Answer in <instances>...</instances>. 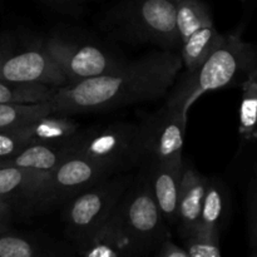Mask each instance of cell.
Returning <instances> with one entry per match:
<instances>
[{"label": "cell", "mask_w": 257, "mask_h": 257, "mask_svg": "<svg viewBox=\"0 0 257 257\" xmlns=\"http://www.w3.org/2000/svg\"><path fill=\"white\" fill-rule=\"evenodd\" d=\"M45 2L49 5L58 8V9H63L69 12V10L78 9L79 7L92 2V0H45Z\"/></svg>", "instance_id": "484cf974"}, {"label": "cell", "mask_w": 257, "mask_h": 257, "mask_svg": "<svg viewBox=\"0 0 257 257\" xmlns=\"http://www.w3.org/2000/svg\"><path fill=\"white\" fill-rule=\"evenodd\" d=\"M175 0H123L107 15V29L117 38L150 43L163 50H177Z\"/></svg>", "instance_id": "277c9868"}, {"label": "cell", "mask_w": 257, "mask_h": 257, "mask_svg": "<svg viewBox=\"0 0 257 257\" xmlns=\"http://www.w3.org/2000/svg\"><path fill=\"white\" fill-rule=\"evenodd\" d=\"M207 181L208 177L197 170L183 166L176 212V228L180 233L181 240L200 228L201 211Z\"/></svg>", "instance_id": "8fae6325"}, {"label": "cell", "mask_w": 257, "mask_h": 257, "mask_svg": "<svg viewBox=\"0 0 257 257\" xmlns=\"http://www.w3.org/2000/svg\"><path fill=\"white\" fill-rule=\"evenodd\" d=\"M0 232H2V231H0Z\"/></svg>", "instance_id": "f546056e"}, {"label": "cell", "mask_w": 257, "mask_h": 257, "mask_svg": "<svg viewBox=\"0 0 257 257\" xmlns=\"http://www.w3.org/2000/svg\"><path fill=\"white\" fill-rule=\"evenodd\" d=\"M112 175L115 172L107 166L72 155L43 181L27 207L35 211H49L65 205L90 186Z\"/></svg>", "instance_id": "ba28073f"}, {"label": "cell", "mask_w": 257, "mask_h": 257, "mask_svg": "<svg viewBox=\"0 0 257 257\" xmlns=\"http://www.w3.org/2000/svg\"><path fill=\"white\" fill-rule=\"evenodd\" d=\"M30 143H43L52 146H67L79 131V125L70 119L69 115H44L24 127Z\"/></svg>", "instance_id": "9a60e30c"}, {"label": "cell", "mask_w": 257, "mask_h": 257, "mask_svg": "<svg viewBox=\"0 0 257 257\" xmlns=\"http://www.w3.org/2000/svg\"><path fill=\"white\" fill-rule=\"evenodd\" d=\"M227 208V196L222 183L216 178H208L201 211L200 228L202 232L220 236Z\"/></svg>", "instance_id": "e0dca14e"}, {"label": "cell", "mask_w": 257, "mask_h": 257, "mask_svg": "<svg viewBox=\"0 0 257 257\" xmlns=\"http://www.w3.org/2000/svg\"><path fill=\"white\" fill-rule=\"evenodd\" d=\"M57 87L44 84H25L0 80V103L47 102L54 95Z\"/></svg>", "instance_id": "ffe728a7"}, {"label": "cell", "mask_w": 257, "mask_h": 257, "mask_svg": "<svg viewBox=\"0 0 257 257\" xmlns=\"http://www.w3.org/2000/svg\"><path fill=\"white\" fill-rule=\"evenodd\" d=\"M45 178L17 166L0 165V200L29 205Z\"/></svg>", "instance_id": "5bb4252c"}, {"label": "cell", "mask_w": 257, "mask_h": 257, "mask_svg": "<svg viewBox=\"0 0 257 257\" xmlns=\"http://www.w3.org/2000/svg\"><path fill=\"white\" fill-rule=\"evenodd\" d=\"M181 68L180 52L155 50L125 62L114 72L58 88L48 102L53 113L72 115L160 99L170 92Z\"/></svg>", "instance_id": "6da1fadb"}, {"label": "cell", "mask_w": 257, "mask_h": 257, "mask_svg": "<svg viewBox=\"0 0 257 257\" xmlns=\"http://www.w3.org/2000/svg\"><path fill=\"white\" fill-rule=\"evenodd\" d=\"M49 102L0 103V131L24 128L35 119L52 114Z\"/></svg>", "instance_id": "ac0fdd59"}, {"label": "cell", "mask_w": 257, "mask_h": 257, "mask_svg": "<svg viewBox=\"0 0 257 257\" xmlns=\"http://www.w3.org/2000/svg\"><path fill=\"white\" fill-rule=\"evenodd\" d=\"M183 247L190 257H220V236L210 235L197 230L182 238Z\"/></svg>", "instance_id": "603a6c76"}, {"label": "cell", "mask_w": 257, "mask_h": 257, "mask_svg": "<svg viewBox=\"0 0 257 257\" xmlns=\"http://www.w3.org/2000/svg\"><path fill=\"white\" fill-rule=\"evenodd\" d=\"M0 80L65 87L67 78L42 47L0 45Z\"/></svg>", "instance_id": "30bf717a"}, {"label": "cell", "mask_w": 257, "mask_h": 257, "mask_svg": "<svg viewBox=\"0 0 257 257\" xmlns=\"http://www.w3.org/2000/svg\"><path fill=\"white\" fill-rule=\"evenodd\" d=\"M175 2H180V0H175Z\"/></svg>", "instance_id": "f1b7e54d"}, {"label": "cell", "mask_w": 257, "mask_h": 257, "mask_svg": "<svg viewBox=\"0 0 257 257\" xmlns=\"http://www.w3.org/2000/svg\"><path fill=\"white\" fill-rule=\"evenodd\" d=\"M133 177L124 172L105 177L68 201L63 210L68 238L82 248L108 222Z\"/></svg>", "instance_id": "5b68a950"}, {"label": "cell", "mask_w": 257, "mask_h": 257, "mask_svg": "<svg viewBox=\"0 0 257 257\" xmlns=\"http://www.w3.org/2000/svg\"><path fill=\"white\" fill-rule=\"evenodd\" d=\"M137 133L135 123H110L79 130L68 142L70 155L80 156L122 173L137 166Z\"/></svg>", "instance_id": "8992f818"}, {"label": "cell", "mask_w": 257, "mask_h": 257, "mask_svg": "<svg viewBox=\"0 0 257 257\" xmlns=\"http://www.w3.org/2000/svg\"><path fill=\"white\" fill-rule=\"evenodd\" d=\"M52 255L33 237L0 232V257H34Z\"/></svg>", "instance_id": "7402d4cb"}, {"label": "cell", "mask_w": 257, "mask_h": 257, "mask_svg": "<svg viewBox=\"0 0 257 257\" xmlns=\"http://www.w3.org/2000/svg\"><path fill=\"white\" fill-rule=\"evenodd\" d=\"M44 48L67 78L68 85L114 72L125 63L123 58L97 45L69 42L60 37L49 38Z\"/></svg>", "instance_id": "9c48e42d"}, {"label": "cell", "mask_w": 257, "mask_h": 257, "mask_svg": "<svg viewBox=\"0 0 257 257\" xmlns=\"http://www.w3.org/2000/svg\"><path fill=\"white\" fill-rule=\"evenodd\" d=\"M168 236V223L141 172L123 193L108 222L79 252L88 257L148 255Z\"/></svg>", "instance_id": "7a4b0ae2"}, {"label": "cell", "mask_w": 257, "mask_h": 257, "mask_svg": "<svg viewBox=\"0 0 257 257\" xmlns=\"http://www.w3.org/2000/svg\"><path fill=\"white\" fill-rule=\"evenodd\" d=\"M30 145L24 128L13 131H0V160L13 157Z\"/></svg>", "instance_id": "cb8c5ba5"}, {"label": "cell", "mask_w": 257, "mask_h": 257, "mask_svg": "<svg viewBox=\"0 0 257 257\" xmlns=\"http://www.w3.org/2000/svg\"><path fill=\"white\" fill-rule=\"evenodd\" d=\"M213 23L210 8L201 0H180L176 7V28L181 43L200 28Z\"/></svg>", "instance_id": "d6986e66"}, {"label": "cell", "mask_w": 257, "mask_h": 257, "mask_svg": "<svg viewBox=\"0 0 257 257\" xmlns=\"http://www.w3.org/2000/svg\"><path fill=\"white\" fill-rule=\"evenodd\" d=\"M183 166V160H180L158 163L141 170L150 183L153 197L163 218L168 225L175 227Z\"/></svg>", "instance_id": "7c38bea8"}, {"label": "cell", "mask_w": 257, "mask_h": 257, "mask_svg": "<svg viewBox=\"0 0 257 257\" xmlns=\"http://www.w3.org/2000/svg\"><path fill=\"white\" fill-rule=\"evenodd\" d=\"M12 220V206L0 200V231L4 232Z\"/></svg>", "instance_id": "4316f807"}, {"label": "cell", "mask_w": 257, "mask_h": 257, "mask_svg": "<svg viewBox=\"0 0 257 257\" xmlns=\"http://www.w3.org/2000/svg\"><path fill=\"white\" fill-rule=\"evenodd\" d=\"M238 131L246 140L257 138V80L255 78L246 80L242 84Z\"/></svg>", "instance_id": "44dd1931"}, {"label": "cell", "mask_w": 257, "mask_h": 257, "mask_svg": "<svg viewBox=\"0 0 257 257\" xmlns=\"http://www.w3.org/2000/svg\"><path fill=\"white\" fill-rule=\"evenodd\" d=\"M171 236L166 237L165 240H162V242L158 245V247L155 250V255L158 257H190L188 256L187 251L185 250V247H181V246L176 245L172 240H171Z\"/></svg>", "instance_id": "d4e9b609"}, {"label": "cell", "mask_w": 257, "mask_h": 257, "mask_svg": "<svg viewBox=\"0 0 257 257\" xmlns=\"http://www.w3.org/2000/svg\"><path fill=\"white\" fill-rule=\"evenodd\" d=\"M251 230H252L253 245H255V247L257 250V202H256V206H255V211H253L252 223H251Z\"/></svg>", "instance_id": "83f0119b"}, {"label": "cell", "mask_w": 257, "mask_h": 257, "mask_svg": "<svg viewBox=\"0 0 257 257\" xmlns=\"http://www.w3.org/2000/svg\"><path fill=\"white\" fill-rule=\"evenodd\" d=\"M256 72L253 45L242 42L238 35H225L222 43L197 69L185 72L165 104L187 119L190 108L205 93L242 85L246 80L255 78Z\"/></svg>", "instance_id": "3957f363"}, {"label": "cell", "mask_w": 257, "mask_h": 257, "mask_svg": "<svg viewBox=\"0 0 257 257\" xmlns=\"http://www.w3.org/2000/svg\"><path fill=\"white\" fill-rule=\"evenodd\" d=\"M186 127L187 119L166 104L146 115L138 124L136 167L182 160Z\"/></svg>", "instance_id": "52a82bcc"}, {"label": "cell", "mask_w": 257, "mask_h": 257, "mask_svg": "<svg viewBox=\"0 0 257 257\" xmlns=\"http://www.w3.org/2000/svg\"><path fill=\"white\" fill-rule=\"evenodd\" d=\"M225 35L220 34L213 23L200 28L197 32L181 43L180 54L182 59V67L186 72H193L197 69L222 43Z\"/></svg>", "instance_id": "2e32d148"}, {"label": "cell", "mask_w": 257, "mask_h": 257, "mask_svg": "<svg viewBox=\"0 0 257 257\" xmlns=\"http://www.w3.org/2000/svg\"><path fill=\"white\" fill-rule=\"evenodd\" d=\"M69 156L67 146L30 143L13 157L0 160V165L17 166L47 178Z\"/></svg>", "instance_id": "4fadbf2b"}]
</instances>
